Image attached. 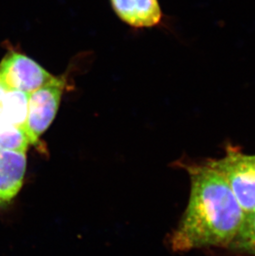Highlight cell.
Instances as JSON below:
<instances>
[{
  "mask_svg": "<svg viewBox=\"0 0 255 256\" xmlns=\"http://www.w3.org/2000/svg\"><path fill=\"white\" fill-rule=\"evenodd\" d=\"M116 14L134 28H151L164 18L158 0H110Z\"/></svg>",
  "mask_w": 255,
  "mask_h": 256,
  "instance_id": "obj_6",
  "label": "cell"
},
{
  "mask_svg": "<svg viewBox=\"0 0 255 256\" xmlns=\"http://www.w3.org/2000/svg\"><path fill=\"white\" fill-rule=\"evenodd\" d=\"M30 144L24 128L0 126V148L17 152H26Z\"/></svg>",
  "mask_w": 255,
  "mask_h": 256,
  "instance_id": "obj_9",
  "label": "cell"
},
{
  "mask_svg": "<svg viewBox=\"0 0 255 256\" xmlns=\"http://www.w3.org/2000/svg\"><path fill=\"white\" fill-rule=\"evenodd\" d=\"M190 198L172 237L174 250L228 247L243 225L246 214L220 174L204 162L186 165Z\"/></svg>",
  "mask_w": 255,
  "mask_h": 256,
  "instance_id": "obj_1",
  "label": "cell"
},
{
  "mask_svg": "<svg viewBox=\"0 0 255 256\" xmlns=\"http://www.w3.org/2000/svg\"><path fill=\"white\" fill-rule=\"evenodd\" d=\"M228 248L255 256V212L246 216L240 230Z\"/></svg>",
  "mask_w": 255,
  "mask_h": 256,
  "instance_id": "obj_8",
  "label": "cell"
},
{
  "mask_svg": "<svg viewBox=\"0 0 255 256\" xmlns=\"http://www.w3.org/2000/svg\"><path fill=\"white\" fill-rule=\"evenodd\" d=\"M248 158L250 162L251 165L253 166L255 170V155H248Z\"/></svg>",
  "mask_w": 255,
  "mask_h": 256,
  "instance_id": "obj_11",
  "label": "cell"
},
{
  "mask_svg": "<svg viewBox=\"0 0 255 256\" xmlns=\"http://www.w3.org/2000/svg\"><path fill=\"white\" fill-rule=\"evenodd\" d=\"M65 85V78L52 76L42 86L29 94L25 130L30 144H35L52 123Z\"/></svg>",
  "mask_w": 255,
  "mask_h": 256,
  "instance_id": "obj_3",
  "label": "cell"
},
{
  "mask_svg": "<svg viewBox=\"0 0 255 256\" xmlns=\"http://www.w3.org/2000/svg\"><path fill=\"white\" fill-rule=\"evenodd\" d=\"M0 76L8 89L31 94L53 76L24 54L11 52L0 63Z\"/></svg>",
  "mask_w": 255,
  "mask_h": 256,
  "instance_id": "obj_4",
  "label": "cell"
},
{
  "mask_svg": "<svg viewBox=\"0 0 255 256\" xmlns=\"http://www.w3.org/2000/svg\"><path fill=\"white\" fill-rule=\"evenodd\" d=\"M226 180L246 216L255 212V170L238 148L228 145L226 154L206 162Z\"/></svg>",
  "mask_w": 255,
  "mask_h": 256,
  "instance_id": "obj_2",
  "label": "cell"
},
{
  "mask_svg": "<svg viewBox=\"0 0 255 256\" xmlns=\"http://www.w3.org/2000/svg\"><path fill=\"white\" fill-rule=\"evenodd\" d=\"M29 94L8 90L0 102V126L24 128L28 110Z\"/></svg>",
  "mask_w": 255,
  "mask_h": 256,
  "instance_id": "obj_7",
  "label": "cell"
},
{
  "mask_svg": "<svg viewBox=\"0 0 255 256\" xmlns=\"http://www.w3.org/2000/svg\"><path fill=\"white\" fill-rule=\"evenodd\" d=\"M8 90L10 89H8V88L6 86L4 82H2V78H1V76H0V102H1V100H2V98L4 97L5 94H6V92H8Z\"/></svg>",
  "mask_w": 255,
  "mask_h": 256,
  "instance_id": "obj_10",
  "label": "cell"
},
{
  "mask_svg": "<svg viewBox=\"0 0 255 256\" xmlns=\"http://www.w3.org/2000/svg\"><path fill=\"white\" fill-rule=\"evenodd\" d=\"M26 167V152L0 148V206L17 195L22 186Z\"/></svg>",
  "mask_w": 255,
  "mask_h": 256,
  "instance_id": "obj_5",
  "label": "cell"
}]
</instances>
